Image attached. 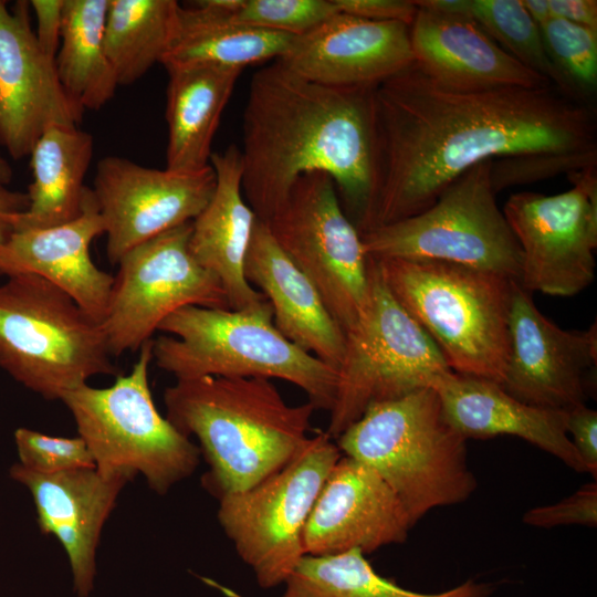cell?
I'll use <instances>...</instances> for the list:
<instances>
[{
	"instance_id": "1",
	"label": "cell",
	"mask_w": 597,
	"mask_h": 597,
	"mask_svg": "<svg viewBox=\"0 0 597 597\" xmlns=\"http://www.w3.org/2000/svg\"><path fill=\"white\" fill-rule=\"evenodd\" d=\"M376 111L378 191L368 230L428 209L485 160L597 157L593 105L554 85L457 88L413 62L377 85Z\"/></svg>"
},
{
	"instance_id": "2",
	"label": "cell",
	"mask_w": 597,
	"mask_h": 597,
	"mask_svg": "<svg viewBox=\"0 0 597 597\" xmlns=\"http://www.w3.org/2000/svg\"><path fill=\"white\" fill-rule=\"evenodd\" d=\"M376 87L331 86L277 61L256 71L243 112L242 192L268 222L295 180L328 175L359 233L368 230L378 191Z\"/></svg>"
},
{
	"instance_id": "3",
	"label": "cell",
	"mask_w": 597,
	"mask_h": 597,
	"mask_svg": "<svg viewBox=\"0 0 597 597\" xmlns=\"http://www.w3.org/2000/svg\"><path fill=\"white\" fill-rule=\"evenodd\" d=\"M166 418L198 441L214 498L248 490L285 467L305 446L315 407L290 405L262 377L178 379L164 391Z\"/></svg>"
},
{
	"instance_id": "4",
	"label": "cell",
	"mask_w": 597,
	"mask_h": 597,
	"mask_svg": "<svg viewBox=\"0 0 597 597\" xmlns=\"http://www.w3.org/2000/svg\"><path fill=\"white\" fill-rule=\"evenodd\" d=\"M336 444L387 483L412 525L432 509L467 501L478 486L467 439L447 419L434 388L371 405Z\"/></svg>"
},
{
	"instance_id": "5",
	"label": "cell",
	"mask_w": 597,
	"mask_h": 597,
	"mask_svg": "<svg viewBox=\"0 0 597 597\" xmlns=\"http://www.w3.org/2000/svg\"><path fill=\"white\" fill-rule=\"evenodd\" d=\"M153 360L176 380L262 377L301 388L315 409L331 410L338 370L285 338L268 300L245 310L185 306L159 326Z\"/></svg>"
},
{
	"instance_id": "6",
	"label": "cell",
	"mask_w": 597,
	"mask_h": 597,
	"mask_svg": "<svg viewBox=\"0 0 597 597\" xmlns=\"http://www.w3.org/2000/svg\"><path fill=\"white\" fill-rule=\"evenodd\" d=\"M375 260L392 296L453 373L502 383L514 280L442 261Z\"/></svg>"
},
{
	"instance_id": "7",
	"label": "cell",
	"mask_w": 597,
	"mask_h": 597,
	"mask_svg": "<svg viewBox=\"0 0 597 597\" xmlns=\"http://www.w3.org/2000/svg\"><path fill=\"white\" fill-rule=\"evenodd\" d=\"M0 368L49 400L94 376L117 374L101 323L33 274L0 284Z\"/></svg>"
},
{
	"instance_id": "8",
	"label": "cell",
	"mask_w": 597,
	"mask_h": 597,
	"mask_svg": "<svg viewBox=\"0 0 597 597\" xmlns=\"http://www.w3.org/2000/svg\"><path fill=\"white\" fill-rule=\"evenodd\" d=\"M151 362L153 339L142 345L130 371L117 376L112 386L86 384L66 392L61 401L101 473L130 480L140 474L153 491L164 495L195 472L201 454L158 411L148 380Z\"/></svg>"
},
{
	"instance_id": "9",
	"label": "cell",
	"mask_w": 597,
	"mask_h": 597,
	"mask_svg": "<svg viewBox=\"0 0 597 597\" xmlns=\"http://www.w3.org/2000/svg\"><path fill=\"white\" fill-rule=\"evenodd\" d=\"M369 301L345 333V352L328 427L336 440L374 404L433 388L452 370L440 350L388 290L368 256Z\"/></svg>"
},
{
	"instance_id": "10",
	"label": "cell",
	"mask_w": 597,
	"mask_h": 597,
	"mask_svg": "<svg viewBox=\"0 0 597 597\" xmlns=\"http://www.w3.org/2000/svg\"><path fill=\"white\" fill-rule=\"evenodd\" d=\"M492 161L464 171L418 214L360 233L365 254L449 262L519 282L522 253L496 202Z\"/></svg>"
},
{
	"instance_id": "11",
	"label": "cell",
	"mask_w": 597,
	"mask_h": 597,
	"mask_svg": "<svg viewBox=\"0 0 597 597\" xmlns=\"http://www.w3.org/2000/svg\"><path fill=\"white\" fill-rule=\"evenodd\" d=\"M333 440L318 431L281 470L248 490L218 499V522L262 588L284 584L305 555L308 516L342 455Z\"/></svg>"
},
{
	"instance_id": "12",
	"label": "cell",
	"mask_w": 597,
	"mask_h": 597,
	"mask_svg": "<svg viewBox=\"0 0 597 597\" xmlns=\"http://www.w3.org/2000/svg\"><path fill=\"white\" fill-rule=\"evenodd\" d=\"M266 223L344 333L350 329L369 301L368 256L333 179L324 172L300 176Z\"/></svg>"
},
{
	"instance_id": "13",
	"label": "cell",
	"mask_w": 597,
	"mask_h": 597,
	"mask_svg": "<svg viewBox=\"0 0 597 597\" xmlns=\"http://www.w3.org/2000/svg\"><path fill=\"white\" fill-rule=\"evenodd\" d=\"M191 222L139 244L118 261L101 323L112 356L138 350L185 306L230 308L219 280L190 252Z\"/></svg>"
},
{
	"instance_id": "14",
	"label": "cell",
	"mask_w": 597,
	"mask_h": 597,
	"mask_svg": "<svg viewBox=\"0 0 597 597\" xmlns=\"http://www.w3.org/2000/svg\"><path fill=\"white\" fill-rule=\"evenodd\" d=\"M597 167L567 175L573 187L546 196L517 192L503 213L519 242V284L530 293L573 296L595 280Z\"/></svg>"
},
{
	"instance_id": "15",
	"label": "cell",
	"mask_w": 597,
	"mask_h": 597,
	"mask_svg": "<svg viewBox=\"0 0 597 597\" xmlns=\"http://www.w3.org/2000/svg\"><path fill=\"white\" fill-rule=\"evenodd\" d=\"M216 186L211 165L196 172L142 166L109 155L98 160L92 189L111 264L132 249L193 221Z\"/></svg>"
},
{
	"instance_id": "16",
	"label": "cell",
	"mask_w": 597,
	"mask_h": 597,
	"mask_svg": "<svg viewBox=\"0 0 597 597\" xmlns=\"http://www.w3.org/2000/svg\"><path fill=\"white\" fill-rule=\"evenodd\" d=\"M510 355L500 384L520 401L568 411L584 405L597 365V325L584 331L558 327L513 283L509 315Z\"/></svg>"
},
{
	"instance_id": "17",
	"label": "cell",
	"mask_w": 597,
	"mask_h": 597,
	"mask_svg": "<svg viewBox=\"0 0 597 597\" xmlns=\"http://www.w3.org/2000/svg\"><path fill=\"white\" fill-rule=\"evenodd\" d=\"M30 10L29 1L0 0V147L15 160L30 156L49 127L83 117L36 41Z\"/></svg>"
},
{
	"instance_id": "18",
	"label": "cell",
	"mask_w": 597,
	"mask_h": 597,
	"mask_svg": "<svg viewBox=\"0 0 597 597\" xmlns=\"http://www.w3.org/2000/svg\"><path fill=\"white\" fill-rule=\"evenodd\" d=\"M413 525L387 483L342 454L327 475L304 530L305 555L364 554L407 540Z\"/></svg>"
},
{
	"instance_id": "19",
	"label": "cell",
	"mask_w": 597,
	"mask_h": 597,
	"mask_svg": "<svg viewBox=\"0 0 597 597\" xmlns=\"http://www.w3.org/2000/svg\"><path fill=\"white\" fill-rule=\"evenodd\" d=\"M292 73L331 86H377L415 61L409 25L336 12L294 36L277 60Z\"/></svg>"
},
{
	"instance_id": "20",
	"label": "cell",
	"mask_w": 597,
	"mask_h": 597,
	"mask_svg": "<svg viewBox=\"0 0 597 597\" xmlns=\"http://www.w3.org/2000/svg\"><path fill=\"white\" fill-rule=\"evenodd\" d=\"M10 476L30 491L40 531L54 535L63 546L75 594L88 597L94 589L102 530L130 479L105 475L96 468L41 474L20 463L11 467Z\"/></svg>"
},
{
	"instance_id": "21",
	"label": "cell",
	"mask_w": 597,
	"mask_h": 597,
	"mask_svg": "<svg viewBox=\"0 0 597 597\" xmlns=\"http://www.w3.org/2000/svg\"><path fill=\"white\" fill-rule=\"evenodd\" d=\"M101 234L103 220L88 188L78 218L55 227L14 229L0 243V274L43 277L102 323L114 275L101 270L91 258V244Z\"/></svg>"
},
{
	"instance_id": "22",
	"label": "cell",
	"mask_w": 597,
	"mask_h": 597,
	"mask_svg": "<svg viewBox=\"0 0 597 597\" xmlns=\"http://www.w3.org/2000/svg\"><path fill=\"white\" fill-rule=\"evenodd\" d=\"M409 33L413 62L444 85L464 90L553 85L506 53L468 15L418 7Z\"/></svg>"
},
{
	"instance_id": "23",
	"label": "cell",
	"mask_w": 597,
	"mask_h": 597,
	"mask_svg": "<svg viewBox=\"0 0 597 597\" xmlns=\"http://www.w3.org/2000/svg\"><path fill=\"white\" fill-rule=\"evenodd\" d=\"M244 275L270 303L279 332L338 370L345 352L343 328L314 284L282 251L268 223L260 219L247 252Z\"/></svg>"
},
{
	"instance_id": "24",
	"label": "cell",
	"mask_w": 597,
	"mask_h": 597,
	"mask_svg": "<svg viewBox=\"0 0 597 597\" xmlns=\"http://www.w3.org/2000/svg\"><path fill=\"white\" fill-rule=\"evenodd\" d=\"M213 193L191 222L189 249L196 261L221 283L231 310H245L266 301L245 279L244 261L256 222L242 192L241 149L230 145L212 153Z\"/></svg>"
},
{
	"instance_id": "25",
	"label": "cell",
	"mask_w": 597,
	"mask_h": 597,
	"mask_svg": "<svg viewBox=\"0 0 597 597\" xmlns=\"http://www.w3.org/2000/svg\"><path fill=\"white\" fill-rule=\"evenodd\" d=\"M433 388L447 419L467 440L515 436L586 472L567 433V411L526 405L495 381L453 371Z\"/></svg>"
},
{
	"instance_id": "26",
	"label": "cell",
	"mask_w": 597,
	"mask_h": 597,
	"mask_svg": "<svg viewBox=\"0 0 597 597\" xmlns=\"http://www.w3.org/2000/svg\"><path fill=\"white\" fill-rule=\"evenodd\" d=\"M243 0L180 4L170 44L160 62L168 71L207 65L244 69L280 59L294 36L239 23L232 15Z\"/></svg>"
},
{
	"instance_id": "27",
	"label": "cell",
	"mask_w": 597,
	"mask_h": 597,
	"mask_svg": "<svg viewBox=\"0 0 597 597\" xmlns=\"http://www.w3.org/2000/svg\"><path fill=\"white\" fill-rule=\"evenodd\" d=\"M242 71L207 65L167 71V169L196 172L210 166L214 134Z\"/></svg>"
},
{
	"instance_id": "28",
	"label": "cell",
	"mask_w": 597,
	"mask_h": 597,
	"mask_svg": "<svg viewBox=\"0 0 597 597\" xmlns=\"http://www.w3.org/2000/svg\"><path fill=\"white\" fill-rule=\"evenodd\" d=\"M94 154V137L78 126L54 125L30 153L32 182L28 207L14 229L49 228L78 218L88 187L85 177Z\"/></svg>"
},
{
	"instance_id": "29",
	"label": "cell",
	"mask_w": 597,
	"mask_h": 597,
	"mask_svg": "<svg viewBox=\"0 0 597 597\" xmlns=\"http://www.w3.org/2000/svg\"><path fill=\"white\" fill-rule=\"evenodd\" d=\"M108 0H64L54 62L60 82L83 113L98 111L118 87L104 45Z\"/></svg>"
},
{
	"instance_id": "30",
	"label": "cell",
	"mask_w": 597,
	"mask_h": 597,
	"mask_svg": "<svg viewBox=\"0 0 597 597\" xmlns=\"http://www.w3.org/2000/svg\"><path fill=\"white\" fill-rule=\"evenodd\" d=\"M284 584L280 597H489L495 589L472 579L434 594L405 589L379 575L359 549L304 555Z\"/></svg>"
},
{
	"instance_id": "31",
	"label": "cell",
	"mask_w": 597,
	"mask_h": 597,
	"mask_svg": "<svg viewBox=\"0 0 597 597\" xmlns=\"http://www.w3.org/2000/svg\"><path fill=\"white\" fill-rule=\"evenodd\" d=\"M179 8L175 0H108L104 45L118 86L135 83L161 62Z\"/></svg>"
},
{
	"instance_id": "32",
	"label": "cell",
	"mask_w": 597,
	"mask_h": 597,
	"mask_svg": "<svg viewBox=\"0 0 597 597\" xmlns=\"http://www.w3.org/2000/svg\"><path fill=\"white\" fill-rule=\"evenodd\" d=\"M434 6L439 11L473 19L506 53L561 91V78L546 53L540 27L523 0H438Z\"/></svg>"
},
{
	"instance_id": "33",
	"label": "cell",
	"mask_w": 597,
	"mask_h": 597,
	"mask_svg": "<svg viewBox=\"0 0 597 597\" xmlns=\"http://www.w3.org/2000/svg\"><path fill=\"white\" fill-rule=\"evenodd\" d=\"M546 53L561 78V91L583 103L597 88V31L558 18L540 27Z\"/></svg>"
},
{
	"instance_id": "34",
	"label": "cell",
	"mask_w": 597,
	"mask_h": 597,
	"mask_svg": "<svg viewBox=\"0 0 597 597\" xmlns=\"http://www.w3.org/2000/svg\"><path fill=\"white\" fill-rule=\"evenodd\" d=\"M336 12L333 0H243L232 18L253 28L300 36Z\"/></svg>"
},
{
	"instance_id": "35",
	"label": "cell",
	"mask_w": 597,
	"mask_h": 597,
	"mask_svg": "<svg viewBox=\"0 0 597 597\" xmlns=\"http://www.w3.org/2000/svg\"><path fill=\"white\" fill-rule=\"evenodd\" d=\"M14 441L24 468L41 474H54L95 468L94 459L81 437L65 438L18 428Z\"/></svg>"
},
{
	"instance_id": "36",
	"label": "cell",
	"mask_w": 597,
	"mask_h": 597,
	"mask_svg": "<svg viewBox=\"0 0 597 597\" xmlns=\"http://www.w3.org/2000/svg\"><path fill=\"white\" fill-rule=\"evenodd\" d=\"M597 167V157L578 155H536L492 161L491 181L494 191L530 184L559 174H573Z\"/></svg>"
},
{
	"instance_id": "37",
	"label": "cell",
	"mask_w": 597,
	"mask_h": 597,
	"mask_svg": "<svg viewBox=\"0 0 597 597\" xmlns=\"http://www.w3.org/2000/svg\"><path fill=\"white\" fill-rule=\"evenodd\" d=\"M523 523L551 528L562 525H597V483L582 485L564 500L548 505L533 507L522 517Z\"/></svg>"
},
{
	"instance_id": "38",
	"label": "cell",
	"mask_w": 597,
	"mask_h": 597,
	"mask_svg": "<svg viewBox=\"0 0 597 597\" xmlns=\"http://www.w3.org/2000/svg\"><path fill=\"white\" fill-rule=\"evenodd\" d=\"M567 433L586 472L597 475V411L585 404L567 411Z\"/></svg>"
},
{
	"instance_id": "39",
	"label": "cell",
	"mask_w": 597,
	"mask_h": 597,
	"mask_svg": "<svg viewBox=\"0 0 597 597\" xmlns=\"http://www.w3.org/2000/svg\"><path fill=\"white\" fill-rule=\"evenodd\" d=\"M338 12L371 21L400 22L410 27L418 6L415 0H333Z\"/></svg>"
},
{
	"instance_id": "40",
	"label": "cell",
	"mask_w": 597,
	"mask_h": 597,
	"mask_svg": "<svg viewBox=\"0 0 597 597\" xmlns=\"http://www.w3.org/2000/svg\"><path fill=\"white\" fill-rule=\"evenodd\" d=\"M35 17V36L41 49L55 59L61 41L64 0H31Z\"/></svg>"
},
{
	"instance_id": "41",
	"label": "cell",
	"mask_w": 597,
	"mask_h": 597,
	"mask_svg": "<svg viewBox=\"0 0 597 597\" xmlns=\"http://www.w3.org/2000/svg\"><path fill=\"white\" fill-rule=\"evenodd\" d=\"M552 18L597 31L596 0H548Z\"/></svg>"
},
{
	"instance_id": "42",
	"label": "cell",
	"mask_w": 597,
	"mask_h": 597,
	"mask_svg": "<svg viewBox=\"0 0 597 597\" xmlns=\"http://www.w3.org/2000/svg\"><path fill=\"white\" fill-rule=\"evenodd\" d=\"M27 207V192L11 190L0 181V243L14 230L17 217Z\"/></svg>"
},
{
	"instance_id": "43",
	"label": "cell",
	"mask_w": 597,
	"mask_h": 597,
	"mask_svg": "<svg viewBox=\"0 0 597 597\" xmlns=\"http://www.w3.org/2000/svg\"><path fill=\"white\" fill-rule=\"evenodd\" d=\"M523 4L538 27L552 18L548 0H523Z\"/></svg>"
},
{
	"instance_id": "44",
	"label": "cell",
	"mask_w": 597,
	"mask_h": 597,
	"mask_svg": "<svg viewBox=\"0 0 597 597\" xmlns=\"http://www.w3.org/2000/svg\"><path fill=\"white\" fill-rule=\"evenodd\" d=\"M13 177V168L9 160L0 151V181L8 185Z\"/></svg>"
},
{
	"instance_id": "45",
	"label": "cell",
	"mask_w": 597,
	"mask_h": 597,
	"mask_svg": "<svg viewBox=\"0 0 597 597\" xmlns=\"http://www.w3.org/2000/svg\"><path fill=\"white\" fill-rule=\"evenodd\" d=\"M216 587H217L218 589H220V590H221L226 596H228V597H243V596L240 595L239 593H237V591H234V590H232V589H230V588L223 587V586H221V585H219V584H216Z\"/></svg>"
}]
</instances>
